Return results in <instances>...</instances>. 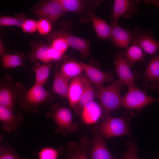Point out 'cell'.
<instances>
[{
	"instance_id": "1",
	"label": "cell",
	"mask_w": 159,
	"mask_h": 159,
	"mask_svg": "<svg viewBox=\"0 0 159 159\" xmlns=\"http://www.w3.org/2000/svg\"><path fill=\"white\" fill-rule=\"evenodd\" d=\"M124 85L118 80L108 86L95 91V95L100 101L102 110L101 117L102 119L105 120L112 112L122 106V97L120 92Z\"/></svg>"
},
{
	"instance_id": "2",
	"label": "cell",
	"mask_w": 159,
	"mask_h": 159,
	"mask_svg": "<svg viewBox=\"0 0 159 159\" xmlns=\"http://www.w3.org/2000/svg\"><path fill=\"white\" fill-rule=\"evenodd\" d=\"M46 115L51 118L55 123L56 126L54 131L55 133H60L65 136L76 132L79 128L78 124L73 122L72 112L67 108L54 105Z\"/></svg>"
},
{
	"instance_id": "3",
	"label": "cell",
	"mask_w": 159,
	"mask_h": 159,
	"mask_svg": "<svg viewBox=\"0 0 159 159\" xmlns=\"http://www.w3.org/2000/svg\"><path fill=\"white\" fill-rule=\"evenodd\" d=\"M59 28L49 34L52 36L60 37L64 38L69 47L77 50L83 58L89 56L90 44L87 40L72 34V23L69 21H62L59 24Z\"/></svg>"
},
{
	"instance_id": "4",
	"label": "cell",
	"mask_w": 159,
	"mask_h": 159,
	"mask_svg": "<svg viewBox=\"0 0 159 159\" xmlns=\"http://www.w3.org/2000/svg\"><path fill=\"white\" fill-rule=\"evenodd\" d=\"M66 12H73L79 16L82 23L90 21V14L101 3V0H58Z\"/></svg>"
},
{
	"instance_id": "5",
	"label": "cell",
	"mask_w": 159,
	"mask_h": 159,
	"mask_svg": "<svg viewBox=\"0 0 159 159\" xmlns=\"http://www.w3.org/2000/svg\"><path fill=\"white\" fill-rule=\"evenodd\" d=\"M99 125L104 138L127 135L129 133V122L125 117H115L110 116Z\"/></svg>"
},
{
	"instance_id": "6",
	"label": "cell",
	"mask_w": 159,
	"mask_h": 159,
	"mask_svg": "<svg viewBox=\"0 0 159 159\" xmlns=\"http://www.w3.org/2000/svg\"><path fill=\"white\" fill-rule=\"evenodd\" d=\"M126 94L122 97V106L128 109L139 111L148 105L159 103V98L147 95L137 86L128 87Z\"/></svg>"
},
{
	"instance_id": "7",
	"label": "cell",
	"mask_w": 159,
	"mask_h": 159,
	"mask_svg": "<svg viewBox=\"0 0 159 159\" xmlns=\"http://www.w3.org/2000/svg\"><path fill=\"white\" fill-rule=\"evenodd\" d=\"M34 11L37 16L47 20L52 25L66 13L58 0L39 2L35 6Z\"/></svg>"
},
{
	"instance_id": "8",
	"label": "cell",
	"mask_w": 159,
	"mask_h": 159,
	"mask_svg": "<svg viewBox=\"0 0 159 159\" xmlns=\"http://www.w3.org/2000/svg\"><path fill=\"white\" fill-rule=\"evenodd\" d=\"M91 132L93 137L88 152V155L91 159H119L114 157L108 149L100 132L99 124H95Z\"/></svg>"
},
{
	"instance_id": "9",
	"label": "cell",
	"mask_w": 159,
	"mask_h": 159,
	"mask_svg": "<svg viewBox=\"0 0 159 159\" xmlns=\"http://www.w3.org/2000/svg\"><path fill=\"white\" fill-rule=\"evenodd\" d=\"M133 32L132 44L138 45L146 53L153 56L156 55L159 49V41L153 38V33L152 30H143L137 27Z\"/></svg>"
},
{
	"instance_id": "10",
	"label": "cell",
	"mask_w": 159,
	"mask_h": 159,
	"mask_svg": "<svg viewBox=\"0 0 159 159\" xmlns=\"http://www.w3.org/2000/svg\"><path fill=\"white\" fill-rule=\"evenodd\" d=\"M48 95L42 85L35 84L27 92L25 101L21 105L26 111L34 112L37 110V106L46 100Z\"/></svg>"
},
{
	"instance_id": "11",
	"label": "cell",
	"mask_w": 159,
	"mask_h": 159,
	"mask_svg": "<svg viewBox=\"0 0 159 159\" xmlns=\"http://www.w3.org/2000/svg\"><path fill=\"white\" fill-rule=\"evenodd\" d=\"M139 2L138 0H114L110 24H118V20L121 16L130 18L137 11Z\"/></svg>"
},
{
	"instance_id": "12",
	"label": "cell",
	"mask_w": 159,
	"mask_h": 159,
	"mask_svg": "<svg viewBox=\"0 0 159 159\" xmlns=\"http://www.w3.org/2000/svg\"><path fill=\"white\" fill-rule=\"evenodd\" d=\"M91 139L84 135L80 139L79 143L74 141L68 143L66 148L65 159H88Z\"/></svg>"
},
{
	"instance_id": "13",
	"label": "cell",
	"mask_w": 159,
	"mask_h": 159,
	"mask_svg": "<svg viewBox=\"0 0 159 159\" xmlns=\"http://www.w3.org/2000/svg\"><path fill=\"white\" fill-rule=\"evenodd\" d=\"M125 51L117 53L114 58L116 73L120 80L128 87L137 86L133 74L124 57Z\"/></svg>"
},
{
	"instance_id": "14",
	"label": "cell",
	"mask_w": 159,
	"mask_h": 159,
	"mask_svg": "<svg viewBox=\"0 0 159 159\" xmlns=\"http://www.w3.org/2000/svg\"><path fill=\"white\" fill-rule=\"evenodd\" d=\"M79 62L87 77L94 85L95 91L103 87L104 83L113 80V73L112 72H103L90 65L81 62Z\"/></svg>"
},
{
	"instance_id": "15",
	"label": "cell",
	"mask_w": 159,
	"mask_h": 159,
	"mask_svg": "<svg viewBox=\"0 0 159 159\" xmlns=\"http://www.w3.org/2000/svg\"><path fill=\"white\" fill-rule=\"evenodd\" d=\"M0 120L3 123L2 129L10 133L16 131L22 125L24 117L20 113L15 115L9 109L0 105Z\"/></svg>"
},
{
	"instance_id": "16",
	"label": "cell",
	"mask_w": 159,
	"mask_h": 159,
	"mask_svg": "<svg viewBox=\"0 0 159 159\" xmlns=\"http://www.w3.org/2000/svg\"><path fill=\"white\" fill-rule=\"evenodd\" d=\"M110 25L111 28V40L114 46L126 49L133 39V31L127 28L122 27L118 24Z\"/></svg>"
},
{
	"instance_id": "17",
	"label": "cell",
	"mask_w": 159,
	"mask_h": 159,
	"mask_svg": "<svg viewBox=\"0 0 159 159\" xmlns=\"http://www.w3.org/2000/svg\"><path fill=\"white\" fill-rule=\"evenodd\" d=\"M144 81L146 86L151 83L152 89L159 90V56H153L149 62L143 74Z\"/></svg>"
},
{
	"instance_id": "18",
	"label": "cell",
	"mask_w": 159,
	"mask_h": 159,
	"mask_svg": "<svg viewBox=\"0 0 159 159\" xmlns=\"http://www.w3.org/2000/svg\"><path fill=\"white\" fill-rule=\"evenodd\" d=\"M32 52L28 55L29 60L35 62L39 59L47 64L52 60L51 47L50 44L42 41H33L31 44Z\"/></svg>"
},
{
	"instance_id": "19",
	"label": "cell",
	"mask_w": 159,
	"mask_h": 159,
	"mask_svg": "<svg viewBox=\"0 0 159 159\" xmlns=\"http://www.w3.org/2000/svg\"><path fill=\"white\" fill-rule=\"evenodd\" d=\"M87 78L81 74L73 78L69 85L67 98L70 106L72 108L78 102L83 93Z\"/></svg>"
},
{
	"instance_id": "20",
	"label": "cell",
	"mask_w": 159,
	"mask_h": 159,
	"mask_svg": "<svg viewBox=\"0 0 159 159\" xmlns=\"http://www.w3.org/2000/svg\"><path fill=\"white\" fill-rule=\"evenodd\" d=\"M102 111L100 105L93 101L83 108L81 113L82 122L86 125L96 122L101 117Z\"/></svg>"
},
{
	"instance_id": "21",
	"label": "cell",
	"mask_w": 159,
	"mask_h": 159,
	"mask_svg": "<svg viewBox=\"0 0 159 159\" xmlns=\"http://www.w3.org/2000/svg\"><path fill=\"white\" fill-rule=\"evenodd\" d=\"M90 21L98 37L102 40H111V28L103 19L96 16L93 12L90 14Z\"/></svg>"
},
{
	"instance_id": "22",
	"label": "cell",
	"mask_w": 159,
	"mask_h": 159,
	"mask_svg": "<svg viewBox=\"0 0 159 159\" xmlns=\"http://www.w3.org/2000/svg\"><path fill=\"white\" fill-rule=\"evenodd\" d=\"M95 95L92 83L87 77L83 93L78 102L73 108L75 112L81 114L84 107L93 101Z\"/></svg>"
},
{
	"instance_id": "23",
	"label": "cell",
	"mask_w": 159,
	"mask_h": 159,
	"mask_svg": "<svg viewBox=\"0 0 159 159\" xmlns=\"http://www.w3.org/2000/svg\"><path fill=\"white\" fill-rule=\"evenodd\" d=\"M69 79L60 72H56L52 87V91L63 98L67 97L69 87Z\"/></svg>"
},
{
	"instance_id": "24",
	"label": "cell",
	"mask_w": 159,
	"mask_h": 159,
	"mask_svg": "<svg viewBox=\"0 0 159 159\" xmlns=\"http://www.w3.org/2000/svg\"><path fill=\"white\" fill-rule=\"evenodd\" d=\"M125 59L130 68L138 62L144 60V54L141 48L138 45L132 44L124 53Z\"/></svg>"
},
{
	"instance_id": "25",
	"label": "cell",
	"mask_w": 159,
	"mask_h": 159,
	"mask_svg": "<svg viewBox=\"0 0 159 159\" xmlns=\"http://www.w3.org/2000/svg\"><path fill=\"white\" fill-rule=\"evenodd\" d=\"M83 71L82 67L79 61L70 60L62 64L60 72L64 76L69 79L80 75Z\"/></svg>"
},
{
	"instance_id": "26",
	"label": "cell",
	"mask_w": 159,
	"mask_h": 159,
	"mask_svg": "<svg viewBox=\"0 0 159 159\" xmlns=\"http://www.w3.org/2000/svg\"><path fill=\"white\" fill-rule=\"evenodd\" d=\"M25 57L24 54L17 52L14 54H4L2 57L3 67L12 68L18 66H25L23 64Z\"/></svg>"
},
{
	"instance_id": "27",
	"label": "cell",
	"mask_w": 159,
	"mask_h": 159,
	"mask_svg": "<svg viewBox=\"0 0 159 159\" xmlns=\"http://www.w3.org/2000/svg\"><path fill=\"white\" fill-rule=\"evenodd\" d=\"M52 66L50 63L41 65L36 64L33 69L35 73V84L43 85L48 77Z\"/></svg>"
},
{
	"instance_id": "28",
	"label": "cell",
	"mask_w": 159,
	"mask_h": 159,
	"mask_svg": "<svg viewBox=\"0 0 159 159\" xmlns=\"http://www.w3.org/2000/svg\"><path fill=\"white\" fill-rule=\"evenodd\" d=\"M27 18L23 13L17 14L14 17L1 15L0 25L2 26H20Z\"/></svg>"
},
{
	"instance_id": "29",
	"label": "cell",
	"mask_w": 159,
	"mask_h": 159,
	"mask_svg": "<svg viewBox=\"0 0 159 159\" xmlns=\"http://www.w3.org/2000/svg\"><path fill=\"white\" fill-rule=\"evenodd\" d=\"M63 150L62 146H58L57 148L49 147H43L37 153L38 159H58Z\"/></svg>"
},
{
	"instance_id": "30",
	"label": "cell",
	"mask_w": 159,
	"mask_h": 159,
	"mask_svg": "<svg viewBox=\"0 0 159 159\" xmlns=\"http://www.w3.org/2000/svg\"><path fill=\"white\" fill-rule=\"evenodd\" d=\"M14 100L11 91L6 88L1 89L0 91V105L4 107L13 113Z\"/></svg>"
},
{
	"instance_id": "31",
	"label": "cell",
	"mask_w": 159,
	"mask_h": 159,
	"mask_svg": "<svg viewBox=\"0 0 159 159\" xmlns=\"http://www.w3.org/2000/svg\"><path fill=\"white\" fill-rule=\"evenodd\" d=\"M47 37L51 42V46L62 54H64L69 47L66 40L63 37L49 35Z\"/></svg>"
},
{
	"instance_id": "32",
	"label": "cell",
	"mask_w": 159,
	"mask_h": 159,
	"mask_svg": "<svg viewBox=\"0 0 159 159\" xmlns=\"http://www.w3.org/2000/svg\"><path fill=\"white\" fill-rule=\"evenodd\" d=\"M0 159H27L18 155L8 143H4L0 146Z\"/></svg>"
},
{
	"instance_id": "33",
	"label": "cell",
	"mask_w": 159,
	"mask_h": 159,
	"mask_svg": "<svg viewBox=\"0 0 159 159\" xmlns=\"http://www.w3.org/2000/svg\"><path fill=\"white\" fill-rule=\"evenodd\" d=\"M52 25L49 21L41 18L37 21V30L41 35L48 34L51 31Z\"/></svg>"
},
{
	"instance_id": "34",
	"label": "cell",
	"mask_w": 159,
	"mask_h": 159,
	"mask_svg": "<svg viewBox=\"0 0 159 159\" xmlns=\"http://www.w3.org/2000/svg\"><path fill=\"white\" fill-rule=\"evenodd\" d=\"M37 21L27 18L23 22L21 27L23 31L28 33H32L37 30Z\"/></svg>"
},
{
	"instance_id": "35",
	"label": "cell",
	"mask_w": 159,
	"mask_h": 159,
	"mask_svg": "<svg viewBox=\"0 0 159 159\" xmlns=\"http://www.w3.org/2000/svg\"><path fill=\"white\" fill-rule=\"evenodd\" d=\"M126 145V152L122 159H139L137 155L138 148L136 145L131 142H127Z\"/></svg>"
},
{
	"instance_id": "36",
	"label": "cell",
	"mask_w": 159,
	"mask_h": 159,
	"mask_svg": "<svg viewBox=\"0 0 159 159\" xmlns=\"http://www.w3.org/2000/svg\"><path fill=\"white\" fill-rule=\"evenodd\" d=\"M5 51V48L2 42V39H0V54L1 55L4 54Z\"/></svg>"
}]
</instances>
